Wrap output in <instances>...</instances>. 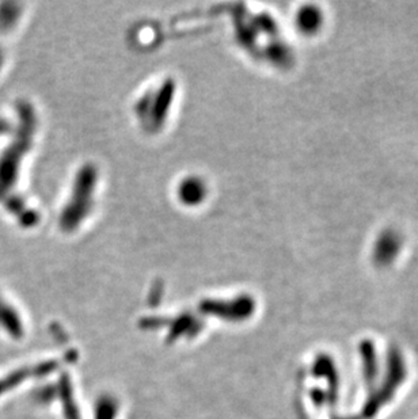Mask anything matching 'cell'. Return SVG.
I'll use <instances>...</instances> for the list:
<instances>
[{
  "mask_svg": "<svg viewBox=\"0 0 418 419\" xmlns=\"http://www.w3.org/2000/svg\"><path fill=\"white\" fill-rule=\"evenodd\" d=\"M323 15L315 6H306L297 14V26L305 34H314L322 26Z\"/></svg>",
  "mask_w": 418,
  "mask_h": 419,
  "instance_id": "2",
  "label": "cell"
},
{
  "mask_svg": "<svg viewBox=\"0 0 418 419\" xmlns=\"http://www.w3.org/2000/svg\"><path fill=\"white\" fill-rule=\"evenodd\" d=\"M37 369L34 371H29V369H24V371H18L13 375H9L7 378H0V395H3L4 392L14 388L15 386H18L21 381H24L25 378H29L30 375L36 373Z\"/></svg>",
  "mask_w": 418,
  "mask_h": 419,
  "instance_id": "5",
  "label": "cell"
},
{
  "mask_svg": "<svg viewBox=\"0 0 418 419\" xmlns=\"http://www.w3.org/2000/svg\"><path fill=\"white\" fill-rule=\"evenodd\" d=\"M404 246L402 235L397 229H384L377 235L374 252H372V259L375 265L379 267H387L392 265V262L398 258Z\"/></svg>",
  "mask_w": 418,
  "mask_h": 419,
  "instance_id": "1",
  "label": "cell"
},
{
  "mask_svg": "<svg viewBox=\"0 0 418 419\" xmlns=\"http://www.w3.org/2000/svg\"><path fill=\"white\" fill-rule=\"evenodd\" d=\"M0 327L14 338L22 336V323L19 321L18 314L1 299H0Z\"/></svg>",
  "mask_w": 418,
  "mask_h": 419,
  "instance_id": "3",
  "label": "cell"
},
{
  "mask_svg": "<svg viewBox=\"0 0 418 419\" xmlns=\"http://www.w3.org/2000/svg\"><path fill=\"white\" fill-rule=\"evenodd\" d=\"M362 357H364V375L365 381L368 384H372L375 381L377 375V361L374 343L365 342L362 346Z\"/></svg>",
  "mask_w": 418,
  "mask_h": 419,
  "instance_id": "4",
  "label": "cell"
}]
</instances>
